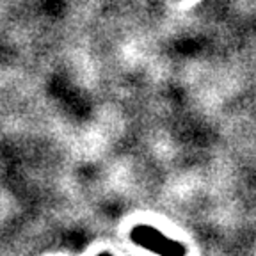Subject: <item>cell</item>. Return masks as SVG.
I'll return each instance as SVG.
<instances>
[{"instance_id":"1","label":"cell","mask_w":256,"mask_h":256,"mask_svg":"<svg viewBox=\"0 0 256 256\" xmlns=\"http://www.w3.org/2000/svg\"><path fill=\"white\" fill-rule=\"evenodd\" d=\"M130 238L136 246L156 252L160 256H187L185 246H182L176 240L168 238L164 233H160L150 224H137L130 232Z\"/></svg>"}]
</instances>
